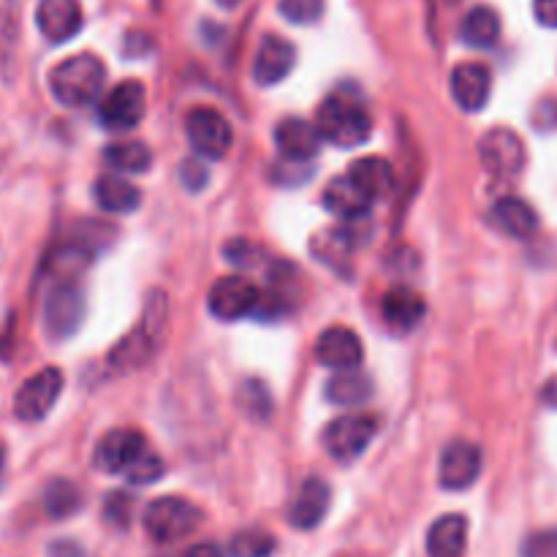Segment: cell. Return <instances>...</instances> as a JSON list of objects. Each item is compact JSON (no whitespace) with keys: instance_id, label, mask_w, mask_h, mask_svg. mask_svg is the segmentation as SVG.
Returning a JSON list of instances; mask_svg holds the SVG:
<instances>
[{"instance_id":"cell-29","label":"cell","mask_w":557,"mask_h":557,"mask_svg":"<svg viewBox=\"0 0 557 557\" xmlns=\"http://www.w3.org/2000/svg\"><path fill=\"white\" fill-rule=\"evenodd\" d=\"M82 506V493L74 482L69 479H54L44 490V509L52 520H65V517L76 515Z\"/></svg>"},{"instance_id":"cell-9","label":"cell","mask_w":557,"mask_h":557,"mask_svg":"<svg viewBox=\"0 0 557 557\" xmlns=\"http://www.w3.org/2000/svg\"><path fill=\"white\" fill-rule=\"evenodd\" d=\"M63 392V373L44 368L25 381L14 395V413L22 422H41Z\"/></svg>"},{"instance_id":"cell-5","label":"cell","mask_w":557,"mask_h":557,"mask_svg":"<svg viewBox=\"0 0 557 557\" xmlns=\"http://www.w3.org/2000/svg\"><path fill=\"white\" fill-rule=\"evenodd\" d=\"M375 433H379V419L370 413H343V417L332 419L326 424L324 449L335 462H354L370 444H373Z\"/></svg>"},{"instance_id":"cell-19","label":"cell","mask_w":557,"mask_h":557,"mask_svg":"<svg viewBox=\"0 0 557 557\" xmlns=\"http://www.w3.org/2000/svg\"><path fill=\"white\" fill-rule=\"evenodd\" d=\"M332 490L330 484L321 482V479H308V482L299 487L297 498L288 506V522L299 531H313V528L321 525V520L330 511Z\"/></svg>"},{"instance_id":"cell-22","label":"cell","mask_w":557,"mask_h":557,"mask_svg":"<svg viewBox=\"0 0 557 557\" xmlns=\"http://www.w3.org/2000/svg\"><path fill=\"white\" fill-rule=\"evenodd\" d=\"M381 310H384V319L392 330L408 332L424 319V313H428V305H424L422 294H417L413 288L397 286L386 294Z\"/></svg>"},{"instance_id":"cell-16","label":"cell","mask_w":557,"mask_h":557,"mask_svg":"<svg viewBox=\"0 0 557 557\" xmlns=\"http://www.w3.org/2000/svg\"><path fill=\"white\" fill-rule=\"evenodd\" d=\"M36 25L47 41H69L82 30L79 0H41L36 9Z\"/></svg>"},{"instance_id":"cell-24","label":"cell","mask_w":557,"mask_h":557,"mask_svg":"<svg viewBox=\"0 0 557 557\" xmlns=\"http://www.w3.org/2000/svg\"><path fill=\"white\" fill-rule=\"evenodd\" d=\"M348 177H351L373 201L384 199V196H389L392 188H395V169H392V163L386 161V158L379 156L359 158L351 166V172H348Z\"/></svg>"},{"instance_id":"cell-14","label":"cell","mask_w":557,"mask_h":557,"mask_svg":"<svg viewBox=\"0 0 557 557\" xmlns=\"http://www.w3.org/2000/svg\"><path fill=\"white\" fill-rule=\"evenodd\" d=\"M315 359H319L324 368L337 370V373H346V370H359L362 364L364 351L362 341L354 330L348 326H332V330L321 332L319 343H315Z\"/></svg>"},{"instance_id":"cell-4","label":"cell","mask_w":557,"mask_h":557,"mask_svg":"<svg viewBox=\"0 0 557 557\" xmlns=\"http://www.w3.org/2000/svg\"><path fill=\"white\" fill-rule=\"evenodd\" d=\"M205 515L199 506L177 495H161L145 509V531L152 542L172 544L190 536L201 525Z\"/></svg>"},{"instance_id":"cell-23","label":"cell","mask_w":557,"mask_h":557,"mask_svg":"<svg viewBox=\"0 0 557 557\" xmlns=\"http://www.w3.org/2000/svg\"><path fill=\"white\" fill-rule=\"evenodd\" d=\"M468 547V520L462 515H444L428 531L430 557H462Z\"/></svg>"},{"instance_id":"cell-7","label":"cell","mask_w":557,"mask_h":557,"mask_svg":"<svg viewBox=\"0 0 557 557\" xmlns=\"http://www.w3.org/2000/svg\"><path fill=\"white\" fill-rule=\"evenodd\" d=\"M185 134L205 158H223L234 145L232 123L212 107H196L185 114Z\"/></svg>"},{"instance_id":"cell-27","label":"cell","mask_w":557,"mask_h":557,"mask_svg":"<svg viewBox=\"0 0 557 557\" xmlns=\"http://www.w3.org/2000/svg\"><path fill=\"white\" fill-rule=\"evenodd\" d=\"M370 395H373V389H370V379L364 373H359V370L337 373L335 379L326 384V400H330L332 406L351 408L368 400Z\"/></svg>"},{"instance_id":"cell-13","label":"cell","mask_w":557,"mask_h":557,"mask_svg":"<svg viewBox=\"0 0 557 557\" xmlns=\"http://www.w3.org/2000/svg\"><path fill=\"white\" fill-rule=\"evenodd\" d=\"M145 451L147 444L141 433H136V430H112V433L98 441L92 462L103 473H125Z\"/></svg>"},{"instance_id":"cell-25","label":"cell","mask_w":557,"mask_h":557,"mask_svg":"<svg viewBox=\"0 0 557 557\" xmlns=\"http://www.w3.org/2000/svg\"><path fill=\"white\" fill-rule=\"evenodd\" d=\"M92 196H96V205L103 212H134L139 207L141 196L136 185H131L125 177L117 174H103L92 185Z\"/></svg>"},{"instance_id":"cell-34","label":"cell","mask_w":557,"mask_h":557,"mask_svg":"<svg viewBox=\"0 0 557 557\" xmlns=\"http://www.w3.org/2000/svg\"><path fill=\"white\" fill-rule=\"evenodd\" d=\"M161 476H163V462L161 457L152 455V451H145V455H141L128 471H125V479H128L131 484H136V487H145V484L158 482Z\"/></svg>"},{"instance_id":"cell-3","label":"cell","mask_w":557,"mask_h":557,"mask_svg":"<svg viewBox=\"0 0 557 557\" xmlns=\"http://www.w3.org/2000/svg\"><path fill=\"white\" fill-rule=\"evenodd\" d=\"M163 330H166V297L161 292H152L145 305V319L139 321L128 337L117 343L109 354V364L117 373H131V370L141 368L147 359L156 354L158 341H161Z\"/></svg>"},{"instance_id":"cell-39","label":"cell","mask_w":557,"mask_h":557,"mask_svg":"<svg viewBox=\"0 0 557 557\" xmlns=\"http://www.w3.org/2000/svg\"><path fill=\"white\" fill-rule=\"evenodd\" d=\"M152 49V38L145 36V33H131L125 36V54L136 58V54H147Z\"/></svg>"},{"instance_id":"cell-26","label":"cell","mask_w":557,"mask_h":557,"mask_svg":"<svg viewBox=\"0 0 557 557\" xmlns=\"http://www.w3.org/2000/svg\"><path fill=\"white\" fill-rule=\"evenodd\" d=\"M500 36V16L495 14L490 5H476L466 14L460 22V38L462 44L473 49H490L495 47Z\"/></svg>"},{"instance_id":"cell-40","label":"cell","mask_w":557,"mask_h":557,"mask_svg":"<svg viewBox=\"0 0 557 557\" xmlns=\"http://www.w3.org/2000/svg\"><path fill=\"white\" fill-rule=\"evenodd\" d=\"M180 557H223V553L215 547V544L201 542V544H194V547L185 549V553Z\"/></svg>"},{"instance_id":"cell-20","label":"cell","mask_w":557,"mask_h":557,"mask_svg":"<svg viewBox=\"0 0 557 557\" xmlns=\"http://www.w3.org/2000/svg\"><path fill=\"white\" fill-rule=\"evenodd\" d=\"M324 207L343 221H359L370 212L373 199L346 174V177L330 180L324 190Z\"/></svg>"},{"instance_id":"cell-41","label":"cell","mask_w":557,"mask_h":557,"mask_svg":"<svg viewBox=\"0 0 557 557\" xmlns=\"http://www.w3.org/2000/svg\"><path fill=\"white\" fill-rule=\"evenodd\" d=\"M52 557H85L82 547H76L74 542H58L52 549H49Z\"/></svg>"},{"instance_id":"cell-37","label":"cell","mask_w":557,"mask_h":557,"mask_svg":"<svg viewBox=\"0 0 557 557\" xmlns=\"http://www.w3.org/2000/svg\"><path fill=\"white\" fill-rule=\"evenodd\" d=\"M180 177H183L185 188L196 194V190H201L207 185V169L199 161H185L180 166Z\"/></svg>"},{"instance_id":"cell-12","label":"cell","mask_w":557,"mask_h":557,"mask_svg":"<svg viewBox=\"0 0 557 557\" xmlns=\"http://www.w3.org/2000/svg\"><path fill=\"white\" fill-rule=\"evenodd\" d=\"M482 473V449L471 441H451L438 462V482L444 490H468Z\"/></svg>"},{"instance_id":"cell-11","label":"cell","mask_w":557,"mask_h":557,"mask_svg":"<svg viewBox=\"0 0 557 557\" xmlns=\"http://www.w3.org/2000/svg\"><path fill=\"white\" fill-rule=\"evenodd\" d=\"M259 299L261 294L253 283L245 281V277L239 275H228L221 277V281L210 288V294H207V308H210V313L215 315V319L237 321L256 313Z\"/></svg>"},{"instance_id":"cell-6","label":"cell","mask_w":557,"mask_h":557,"mask_svg":"<svg viewBox=\"0 0 557 557\" xmlns=\"http://www.w3.org/2000/svg\"><path fill=\"white\" fill-rule=\"evenodd\" d=\"M479 161L490 177L509 183L525 169V145L511 128H493L479 139Z\"/></svg>"},{"instance_id":"cell-35","label":"cell","mask_w":557,"mask_h":557,"mask_svg":"<svg viewBox=\"0 0 557 557\" xmlns=\"http://www.w3.org/2000/svg\"><path fill=\"white\" fill-rule=\"evenodd\" d=\"M522 557H557V528L533 533L522 547Z\"/></svg>"},{"instance_id":"cell-2","label":"cell","mask_w":557,"mask_h":557,"mask_svg":"<svg viewBox=\"0 0 557 557\" xmlns=\"http://www.w3.org/2000/svg\"><path fill=\"white\" fill-rule=\"evenodd\" d=\"M315 128H319L321 139L348 150V147H359L370 139L373 120L357 98H351L348 92H332L319 107Z\"/></svg>"},{"instance_id":"cell-21","label":"cell","mask_w":557,"mask_h":557,"mask_svg":"<svg viewBox=\"0 0 557 557\" xmlns=\"http://www.w3.org/2000/svg\"><path fill=\"white\" fill-rule=\"evenodd\" d=\"M495 226L504 234L515 239H528L536 234L539 228V215L525 199H517V196H500L498 201L490 210Z\"/></svg>"},{"instance_id":"cell-36","label":"cell","mask_w":557,"mask_h":557,"mask_svg":"<svg viewBox=\"0 0 557 557\" xmlns=\"http://www.w3.org/2000/svg\"><path fill=\"white\" fill-rule=\"evenodd\" d=\"M131 506H134V500H131L128 495L112 493L107 498V504H103V517H107L112 525L125 528L131 522Z\"/></svg>"},{"instance_id":"cell-18","label":"cell","mask_w":557,"mask_h":557,"mask_svg":"<svg viewBox=\"0 0 557 557\" xmlns=\"http://www.w3.org/2000/svg\"><path fill=\"white\" fill-rule=\"evenodd\" d=\"M321 141L324 139H321L319 128L313 123H308V120L286 117L275 128V145L286 161H310V158L319 156Z\"/></svg>"},{"instance_id":"cell-32","label":"cell","mask_w":557,"mask_h":557,"mask_svg":"<svg viewBox=\"0 0 557 557\" xmlns=\"http://www.w3.org/2000/svg\"><path fill=\"white\" fill-rule=\"evenodd\" d=\"M16 5L14 0H0V65L14 60L16 49Z\"/></svg>"},{"instance_id":"cell-31","label":"cell","mask_w":557,"mask_h":557,"mask_svg":"<svg viewBox=\"0 0 557 557\" xmlns=\"http://www.w3.org/2000/svg\"><path fill=\"white\" fill-rule=\"evenodd\" d=\"M239 406L250 419H267L272 411L270 392L259 381H245L243 389H239Z\"/></svg>"},{"instance_id":"cell-15","label":"cell","mask_w":557,"mask_h":557,"mask_svg":"<svg viewBox=\"0 0 557 557\" xmlns=\"http://www.w3.org/2000/svg\"><path fill=\"white\" fill-rule=\"evenodd\" d=\"M451 96L466 112H482L493 92V74L482 63H460L449 76Z\"/></svg>"},{"instance_id":"cell-28","label":"cell","mask_w":557,"mask_h":557,"mask_svg":"<svg viewBox=\"0 0 557 557\" xmlns=\"http://www.w3.org/2000/svg\"><path fill=\"white\" fill-rule=\"evenodd\" d=\"M103 161L109 163V169L125 174H141L150 169L152 152L145 141H117V145H109L103 150Z\"/></svg>"},{"instance_id":"cell-33","label":"cell","mask_w":557,"mask_h":557,"mask_svg":"<svg viewBox=\"0 0 557 557\" xmlns=\"http://www.w3.org/2000/svg\"><path fill=\"white\" fill-rule=\"evenodd\" d=\"M277 9L292 25H313L324 14V0H281Z\"/></svg>"},{"instance_id":"cell-1","label":"cell","mask_w":557,"mask_h":557,"mask_svg":"<svg viewBox=\"0 0 557 557\" xmlns=\"http://www.w3.org/2000/svg\"><path fill=\"white\" fill-rule=\"evenodd\" d=\"M103 82H107V69H103L101 58L90 52L65 58L63 63L49 71V90H52L54 101L69 109H79L96 101L103 90Z\"/></svg>"},{"instance_id":"cell-43","label":"cell","mask_w":557,"mask_h":557,"mask_svg":"<svg viewBox=\"0 0 557 557\" xmlns=\"http://www.w3.org/2000/svg\"><path fill=\"white\" fill-rule=\"evenodd\" d=\"M218 5H221V9H237L239 3H243V0H215Z\"/></svg>"},{"instance_id":"cell-8","label":"cell","mask_w":557,"mask_h":557,"mask_svg":"<svg viewBox=\"0 0 557 557\" xmlns=\"http://www.w3.org/2000/svg\"><path fill=\"white\" fill-rule=\"evenodd\" d=\"M147 90L139 79H125L107 92L98 107V120L109 131H128L145 120Z\"/></svg>"},{"instance_id":"cell-38","label":"cell","mask_w":557,"mask_h":557,"mask_svg":"<svg viewBox=\"0 0 557 557\" xmlns=\"http://www.w3.org/2000/svg\"><path fill=\"white\" fill-rule=\"evenodd\" d=\"M533 14L539 25L557 30V0H533Z\"/></svg>"},{"instance_id":"cell-10","label":"cell","mask_w":557,"mask_h":557,"mask_svg":"<svg viewBox=\"0 0 557 557\" xmlns=\"http://www.w3.org/2000/svg\"><path fill=\"white\" fill-rule=\"evenodd\" d=\"M82 319H85V297L71 283H60L47 294L44 302V326L52 341H65L79 330Z\"/></svg>"},{"instance_id":"cell-42","label":"cell","mask_w":557,"mask_h":557,"mask_svg":"<svg viewBox=\"0 0 557 557\" xmlns=\"http://www.w3.org/2000/svg\"><path fill=\"white\" fill-rule=\"evenodd\" d=\"M542 400L544 406L557 408V375H553V379L542 386Z\"/></svg>"},{"instance_id":"cell-30","label":"cell","mask_w":557,"mask_h":557,"mask_svg":"<svg viewBox=\"0 0 557 557\" xmlns=\"http://www.w3.org/2000/svg\"><path fill=\"white\" fill-rule=\"evenodd\" d=\"M272 553H275V536L267 531H256V528L237 533L228 544L232 557H272Z\"/></svg>"},{"instance_id":"cell-17","label":"cell","mask_w":557,"mask_h":557,"mask_svg":"<svg viewBox=\"0 0 557 557\" xmlns=\"http://www.w3.org/2000/svg\"><path fill=\"white\" fill-rule=\"evenodd\" d=\"M297 65V47L281 36H264L253 60V79L270 87L286 79Z\"/></svg>"}]
</instances>
